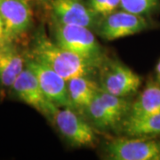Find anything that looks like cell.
Returning <instances> with one entry per match:
<instances>
[{
	"instance_id": "8",
	"label": "cell",
	"mask_w": 160,
	"mask_h": 160,
	"mask_svg": "<svg viewBox=\"0 0 160 160\" xmlns=\"http://www.w3.org/2000/svg\"><path fill=\"white\" fill-rule=\"evenodd\" d=\"M98 33L106 40H116L142 32L148 27L143 16L129 12H114L98 23Z\"/></svg>"
},
{
	"instance_id": "19",
	"label": "cell",
	"mask_w": 160,
	"mask_h": 160,
	"mask_svg": "<svg viewBox=\"0 0 160 160\" xmlns=\"http://www.w3.org/2000/svg\"><path fill=\"white\" fill-rule=\"evenodd\" d=\"M10 44H13V43L12 42L9 36L7 34L4 21L0 15V49Z\"/></svg>"
},
{
	"instance_id": "17",
	"label": "cell",
	"mask_w": 160,
	"mask_h": 160,
	"mask_svg": "<svg viewBox=\"0 0 160 160\" xmlns=\"http://www.w3.org/2000/svg\"><path fill=\"white\" fill-rule=\"evenodd\" d=\"M158 0H120V6L124 11L137 15H146L158 6Z\"/></svg>"
},
{
	"instance_id": "14",
	"label": "cell",
	"mask_w": 160,
	"mask_h": 160,
	"mask_svg": "<svg viewBox=\"0 0 160 160\" xmlns=\"http://www.w3.org/2000/svg\"><path fill=\"white\" fill-rule=\"evenodd\" d=\"M160 113V86L149 85L141 95L131 104L129 118H142Z\"/></svg>"
},
{
	"instance_id": "7",
	"label": "cell",
	"mask_w": 160,
	"mask_h": 160,
	"mask_svg": "<svg viewBox=\"0 0 160 160\" xmlns=\"http://www.w3.org/2000/svg\"><path fill=\"white\" fill-rule=\"evenodd\" d=\"M11 90L13 95L20 101L52 118V115L57 106L46 98L37 77L28 67H25L19 75Z\"/></svg>"
},
{
	"instance_id": "12",
	"label": "cell",
	"mask_w": 160,
	"mask_h": 160,
	"mask_svg": "<svg viewBox=\"0 0 160 160\" xmlns=\"http://www.w3.org/2000/svg\"><path fill=\"white\" fill-rule=\"evenodd\" d=\"M72 108L85 109L95 98L100 86L88 77H77L67 81Z\"/></svg>"
},
{
	"instance_id": "1",
	"label": "cell",
	"mask_w": 160,
	"mask_h": 160,
	"mask_svg": "<svg viewBox=\"0 0 160 160\" xmlns=\"http://www.w3.org/2000/svg\"><path fill=\"white\" fill-rule=\"evenodd\" d=\"M28 56L51 68L67 81L77 77H89L102 63V60L86 59L63 49L43 31L36 35Z\"/></svg>"
},
{
	"instance_id": "11",
	"label": "cell",
	"mask_w": 160,
	"mask_h": 160,
	"mask_svg": "<svg viewBox=\"0 0 160 160\" xmlns=\"http://www.w3.org/2000/svg\"><path fill=\"white\" fill-rule=\"evenodd\" d=\"M26 67V56L16 46L10 44L0 49V86L4 89L11 87Z\"/></svg>"
},
{
	"instance_id": "10",
	"label": "cell",
	"mask_w": 160,
	"mask_h": 160,
	"mask_svg": "<svg viewBox=\"0 0 160 160\" xmlns=\"http://www.w3.org/2000/svg\"><path fill=\"white\" fill-rule=\"evenodd\" d=\"M52 11L55 22L84 26L89 29L97 27L98 14L80 0H53Z\"/></svg>"
},
{
	"instance_id": "6",
	"label": "cell",
	"mask_w": 160,
	"mask_h": 160,
	"mask_svg": "<svg viewBox=\"0 0 160 160\" xmlns=\"http://www.w3.org/2000/svg\"><path fill=\"white\" fill-rule=\"evenodd\" d=\"M26 67H28L37 77L42 91L50 102L57 107L72 108L67 80L51 68L29 56H26Z\"/></svg>"
},
{
	"instance_id": "5",
	"label": "cell",
	"mask_w": 160,
	"mask_h": 160,
	"mask_svg": "<svg viewBox=\"0 0 160 160\" xmlns=\"http://www.w3.org/2000/svg\"><path fill=\"white\" fill-rule=\"evenodd\" d=\"M64 137L78 147H92L96 142V135L91 126L68 107H57L52 118Z\"/></svg>"
},
{
	"instance_id": "13",
	"label": "cell",
	"mask_w": 160,
	"mask_h": 160,
	"mask_svg": "<svg viewBox=\"0 0 160 160\" xmlns=\"http://www.w3.org/2000/svg\"><path fill=\"white\" fill-rule=\"evenodd\" d=\"M123 131L130 137H148L160 134V113L142 118L126 117Z\"/></svg>"
},
{
	"instance_id": "20",
	"label": "cell",
	"mask_w": 160,
	"mask_h": 160,
	"mask_svg": "<svg viewBox=\"0 0 160 160\" xmlns=\"http://www.w3.org/2000/svg\"><path fill=\"white\" fill-rule=\"evenodd\" d=\"M120 6V0H107L106 2V16L114 12Z\"/></svg>"
},
{
	"instance_id": "21",
	"label": "cell",
	"mask_w": 160,
	"mask_h": 160,
	"mask_svg": "<svg viewBox=\"0 0 160 160\" xmlns=\"http://www.w3.org/2000/svg\"><path fill=\"white\" fill-rule=\"evenodd\" d=\"M157 77H158V80L160 83V61L158 63V66H157Z\"/></svg>"
},
{
	"instance_id": "9",
	"label": "cell",
	"mask_w": 160,
	"mask_h": 160,
	"mask_svg": "<svg viewBox=\"0 0 160 160\" xmlns=\"http://www.w3.org/2000/svg\"><path fill=\"white\" fill-rule=\"evenodd\" d=\"M0 15L12 43L21 39L32 24V11L27 0H0Z\"/></svg>"
},
{
	"instance_id": "16",
	"label": "cell",
	"mask_w": 160,
	"mask_h": 160,
	"mask_svg": "<svg viewBox=\"0 0 160 160\" xmlns=\"http://www.w3.org/2000/svg\"><path fill=\"white\" fill-rule=\"evenodd\" d=\"M96 96L100 102L109 109V111L122 122L129 114L131 104L126 101L125 97H119L102 91L101 88L98 91Z\"/></svg>"
},
{
	"instance_id": "4",
	"label": "cell",
	"mask_w": 160,
	"mask_h": 160,
	"mask_svg": "<svg viewBox=\"0 0 160 160\" xmlns=\"http://www.w3.org/2000/svg\"><path fill=\"white\" fill-rule=\"evenodd\" d=\"M106 151L114 160H160V142L142 137L118 138L107 145Z\"/></svg>"
},
{
	"instance_id": "3",
	"label": "cell",
	"mask_w": 160,
	"mask_h": 160,
	"mask_svg": "<svg viewBox=\"0 0 160 160\" xmlns=\"http://www.w3.org/2000/svg\"><path fill=\"white\" fill-rule=\"evenodd\" d=\"M100 70V88L110 94L126 97L136 92L141 86V78L122 63L102 62Z\"/></svg>"
},
{
	"instance_id": "2",
	"label": "cell",
	"mask_w": 160,
	"mask_h": 160,
	"mask_svg": "<svg viewBox=\"0 0 160 160\" xmlns=\"http://www.w3.org/2000/svg\"><path fill=\"white\" fill-rule=\"evenodd\" d=\"M55 43L65 50L91 60H102V48L89 28L55 22Z\"/></svg>"
},
{
	"instance_id": "15",
	"label": "cell",
	"mask_w": 160,
	"mask_h": 160,
	"mask_svg": "<svg viewBox=\"0 0 160 160\" xmlns=\"http://www.w3.org/2000/svg\"><path fill=\"white\" fill-rule=\"evenodd\" d=\"M86 110L93 125L99 129L107 130L114 128L121 123V121L100 102L97 96H95Z\"/></svg>"
},
{
	"instance_id": "18",
	"label": "cell",
	"mask_w": 160,
	"mask_h": 160,
	"mask_svg": "<svg viewBox=\"0 0 160 160\" xmlns=\"http://www.w3.org/2000/svg\"><path fill=\"white\" fill-rule=\"evenodd\" d=\"M106 2L107 0H89V7L98 15L106 16Z\"/></svg>"
}]
</instances>
